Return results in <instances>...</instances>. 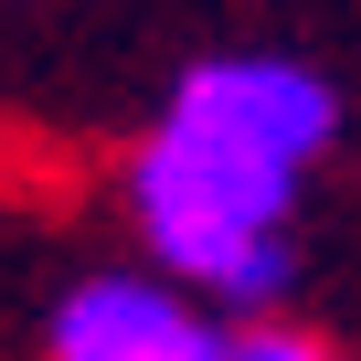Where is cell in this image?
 I'll return each mask as SVG.
<instances>
[{"instance_id": "6da1fadb", "label": "cell", "mask_w": 361, "mask_h": 361, "mask_svg": "<svg viewBox=\"0 0 361 361\" xmlns=\"http://www.w3.org/2000/svg\"><path fill=\"white\" fill-rule=\"evenodd\" d=\"M287 159L202 128V117H159V138L128 159V202H138V234L149 255L180 276V287H213L224 308H266L287 287Z\"/></svg>"}, {"instance_id": "7a4b0ae2", "label": "cell", "mask_w": 361, "mask_h": 361, "mask_svg": "<svg viewBox=\"0 0 361 361\" xmlns=\"http://www.w3.org/2000/svg\"><path fill=\"white\" fill-rule=\"evenodd\" d=\"M170 106H180V117H202V128H224V138H245V149H266V159H287V170H308V159L329 149V128H340L329 85H319L308 64H276V54L192 64Z\"/></svg>"}, {"instance_id": "3957f363", "label": "cell", "mask_w": 361, "mask_h": 361, "mask_svg": "<svg viewBox=\"0 0 361 361\" xmlns=\"http://www.w3.org/2000/svg\"><path fill=\"white\" fill-rule=\"evenodd\" d=\"M192 329L202 319L180 308L170 287H149V276H85V287H64L43 350L54 361H180Z\"/></svg>"}, {"instance_id": "277c9868", "label": "cell", "mask_w": 361, "mask_h": 361, "mask_svg": "<svg viewBox=\"0 0 361 361\" xmlns=\"http://www.w3.org/2000/svg\"><path fill=\"white\" fill-rule=\"evenodd\" d=\"M234 361H329L319 340H298V329H245L234 340Z\"/></svg>"}]
</instances>
